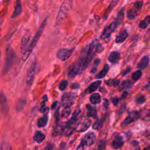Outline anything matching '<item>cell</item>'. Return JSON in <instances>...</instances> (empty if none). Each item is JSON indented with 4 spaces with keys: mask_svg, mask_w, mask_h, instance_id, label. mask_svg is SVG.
<instances>
[{
    "mask_svg": "<svg viewBox=\"0 0 150 150\" xmlns=\"http://www.w3.org/2000/svg\"><path fill=\"white\" fill-rule=\"evenodd\" d=\"M103 50V47L100 43L92 42L86 50L82 52L78 60L74 63L77 66L80 73H82L87 67L94 54L96 52H101Z\"/></svg>",
    "mask_w": 150,
    "mask_h": 150,
    "instance_id": "obj_1",
    "label": "cell"
},
{
    "mask_svg": "<svg viewBox=\"0 0 150 150\" xmlns=\"http://www.w3.org/2000/svg\"><path fill=\"white\" fill-rule=\"evenodd\" d=\"M16 58V54L11 47L8 45L6 49V59L5 62V66L3 70L4 73H7L13 64Z\"/></svg>",
    "mask_w": 150,
    "mask_h": 150,
    "instance_id": "obj_2",
    "label": "cell"
},
{
    "mask_svg": "<svg viewBox=\"0 0 150 150\" xmlns=\"http://www.w3.org/2000/svg\"><path fill=\"white\" fill-rule=\"evenodd\" d=\"M71 3H72L71 0H66L62 4L56 19L57 24L60 23L66 17L69 11L71 8Z\"/></svg>",
    "mask_w": 150,
    "mask_h": 150,
    "instance_id": "obj_3",
    "label": "cell"
},
{
    "mask_svg": "<svg viewBox=\"0 0 150 150\" xmlns=\"http://www.w3.org/2000/svg\"><path fill=\"white\" fill-rule=\"evenodd\" d=\"M47 17H46L44 20L42 21L39 28L38 29V30L36 31L34 37L32 39V40L30 42V47L29 49V51H28V56H29L30 54L31 53V52H32V50H33L34 47H35L37 42H38V40L39 39L40 37L41 36L43 30L45 28L46 24V22H47Z\"/></svg>",
    "mask_w": 150,
    "mask_h": 150,
    "instance_id": "obj_4",
    "label": "cell"
},
{
    "mask_svg": "<svg viewBox=\"0 0 150 150\" xmlns=\"http://www.w3.org/2000/svg\"><path fill=\"white\" fill-rule=\"evenodd\" d=\"M38 69V63L36 59H34L29 65L26 73V83L28 85L31 86L33 82Z\"/></svg>",
    "mask_w": 150,
    "mask_h": 150,
    "instance_id": "obj_5",
    "label": "cell"
},
{
    "mask_svg": "<svg viewBox=\"0 0 150 150\" xmlns=\"http://www.w3.org/2000/svg\"><path fill=\"white\" fill-rule=\"evenodd\" d=\"M30 36L29 33L24 35L21 41V50L23 54V60H26L28 56V51L30 45Z\"/></svg>",
    "mask_w": 150,
    "mask_h": 150,
    "instance_id": "obj_6",
    "label": "cell"
},
{
    "mask_svg": "<svg viewBox=\"0 0 150 150\" xmlns=\"http://www.w3.org/2000/svg\"><path fill=\"white\" fill-rule=\"evenodd\" d=\"M91 120L88 118L79 120L76 124L75 131L77 132H84L86 131L91 125Z\"/></svg>",
    "mask_w": 150,
    "mask_h": 150,
    "instance_id": "obj_7",
    "label": "cell"
},
{
    "mask_svg": "<svg viewBox=\"0 0 150 150\" xmlns=\"http://www.w3.org/2000/svg\"><path fill=\"white\" fill-rule=\"evenodd\" d=\"M73 51V49H61L57 51L56 57L61 61H66L71 56Z\"/></svg>",
    "mask_w": 150,
    "mask_h": 150,
    "instance_id": "obj_8",
    "label": "cell"
},
{
    "mask_svg": "<svg viewBox=\"0 0 150 150\" xmlns=\"http://www.w3.org/2000/svg\"><path fill=\"white\" fill-rule=\"evenodd\" d=\"M117 27V22H112L109 25L107 26L103 30L101 35V39H104L106 38H108L110 36L111 33L115 30V29Z\"/></svg>",
    "mask_w": 150,
    "mask_h": 150,
    "instance_id": "obj_9",
    "label": "cell"
},
{
    "mask_svg": "<svg viewBox=\"0 0 150 150\" xmlns=\"http://www.w3.org/2000/svg\"><path fill=\"white\" fill-rule=\"evenodd\" d=\"M75 94L71 93H65L63 94L62 97V103L65 106L70 107L73 104L75 98Z\"/></svg>",
    "mask_w": 150,
    "mask_h": 150,
    "instance_id": "obj_10",
    "label": "cell"
},
{
    "mask_svg": "<svg viewBox=\"0 0 150 150\" xmlns=\"http://www.w3.org/2000/svg\"><path fill=\"white\" fill-rule=\"evenodd\" d=\"M96 141V135L94 132H88L82 138L81 142H82L84 146H91Z\"/></svg>",
    "mask_w": 150,
    "mask_h": 150,
    "instance_id": "obj_11",
    "label": "cell"
},
{
    "mask_svg": "<svg viewBox=\"0 0 150 150\" xmlns=\"http://www.w3.org/2000/svg\"><path fill=\"white\" fill-rule=\"evenodd\" d=\"M139 118V112H137V111L131 112L128 115V116L125 118V119L122 122L121 126L123 127H125L126 125H128L131 122L136 121Z\"/></svg>",
    "mask_w": 150,
    "mask_h": 150,
    "instance_id": "obj_12",
    "label": "cell"
},
{
    "mask_svg": "<svg viewBox=\"0 0 150 150\" xmlns=\"http://www.w3.org/2000/svg\"><path fill=\"white\" fill-rule=\"evenodd\" d=\"M22 12V7L21 0H16L14 5V10L11 15L12 18H15L19 16Z\"/></svg>",
    "mask_w": 150,
    "mask_h": 150,
    "instance_id": "obj_13",
    "label": "cell"
},
{
    "mask_svg": "<svg viewBox=\"0 0 150 150\" xmlns=\"http://www.w3.org/2000/svg\"><path fill=\"white\" fill-rule=\"evenodd\" d=\"M112 146L114 149H119L124 144L123 138L120 135H117L112 141Z\"/></svg>",
    "mask_w": 150,
    "mask_h": 150,
    "instance_id": "obj_14",
    "label": "cell"
},
{
    "mask_svg": "<svg viewBox=\"0 0 150 150\" xmlns=\"http://www.w3.org/2000/svg\"><path fill=\"white\" fill-rule=\"evenodd\" d=\"M149 59L148 56H144L141 59V60H140L139 63L138 64L137 68H138L139 69H144L146 68L149 64Z\"/></svg>",
    "mask_w": 150,
    "mask_h": 150,
    "instance_id": "obj_15",
    "label": "cell"
},
{
    "mask_svg": "<svg viewBox=\"0 0 150 150\" xmlns=\"http://www.w3.org/2000/svg\"><path fill=\"white\" fill-rule=\"evenodd\" d=\"M139 118L145 121H150V109L141 110L139 112Z\"/></svg>",
    "mask_w": 150,
    "mask_h": 150,
    "instance_id": "obj_16",
    "label": "cell"
},
{
    "mask_svg": "<svg viewBox=\"0 0 150 150\" xmlns=\"http://www.w3.org/2000/svg\"><path fill=\"white\" fill-rule=\"evenodd\" d=\"M45 135L43 132L40 131H38L35 132L33 136V139L35 142L38 143H40L43 141V140L45 139Z\"/></svg>",
    "mask_w": 150,
    "mask_h": 150,
    "instance_id": "obj_17",
    "label": "cell"
},
{
    "mask_svg": "<svg viewBox=\"0 0 150 150\" xmlns=\"http://www.w3.org/2000/svg\"><path fill=\"white\" fill-rule=\"evenodd\" d=\"M120 57V53L118 52H112L110 54L108 59L111 63H115L118 61Z\"/></svg>",
    "mask_w": 150,
    "mask_h": 150,
    "instance_id": "obj_18",
    "label": "cell"
},
{
    "mask_svg": "<svg viewBox=\"0 0 150 150\" xmlns=\"http://www.w3.org/2000/svg\"><path fill=\"white\" fill-rule=\"evenodd\" d=\"M101 81L97 80V81H94L93 83H92L88 86V87L87 88L88 93H93V92L95 91L98 88V87L100 86V85L101 84Z\"/></svg>",
    "mask_w": 150,
    "mask_h": 150,
    "instance_id": "obj_19",
    "label": "cell"
},
{
    "mask_svg": "<svg viewBox=\"0 0 150 150\" xmlns=\"http://www.w3.org/2000/svg\"><path fill=\"white\" fill-rule=\"evenodd\" d=\"M87 112V116L88 117H97V111L94 107L91 106L90 105H87L86 106Z\"/></svg>",
    "mask_w": 150,
    "mask_h": 150,
    "instance_id": "obj_20",
    "label": "cell"
},
{
    "mask_svg": "<svg viewBox=\"0 0 150 150\" xmlns=\"http://www.w3.org/2000/svg\"><path fill=\"white\" fill-rule=\"evenodd\" d=\"M47 121H48V117L47 115H45L38 119L37 122V125L38 126V127H40V128L44 127L46 125Z\"/></svg>",
    "mask_w": 150,
    "mask_h": 150,
    "instance_id": "obj_21",
    "label": "cell"
},
{
    "mask_svg": "<svg viewBox=\"0 0 150 150\" xmlns=\"http://www.w3.org/2000/svg\"><path fill=\"white\" fill-rule=\"evenodd\" d=\"M128 36V33L127 31L123 30L121 31L119 35L116 37L115 38V42L117 43H121L125 40V39L127 38Z\"/></svg>",
    "mask_w": 150,
    "mask_h": 150,
    "instance_id": "obj_22",
    "label": "cell"
},
{
    "mask_svg": "<svg viewBox=\"0 0 150 150\" xmlns=\"http://www.w3.org/2000/svg\"><path fill=\"white\" fill-rule=\"evenodd\" d=\"M90 102L93 104H97L100 103L101 101V97L98 93H94L91 94L90 97Z\"/></svg>",
    "mask_w": 150,
    "mask_h": 150,
    "instance_id": "obj_23",
    "label": "cell"
},
{
    "mask_svg": "<svg viewBox=\"0 0 150 150\" xmlns=\"http://www.w3.org/2000/svg\"><path fill=\"white\" fill-rule=\"evenodd\" d=\"M108 70H109V66L107 64H105L104 65L103 69L96 76V79H101V78L104 77L107 73Z\"/></svg>",
    "mask_w": 150,
    "mask_h": 150,
    "instance_id": "obj_24",
    "label": "cell"
},
{
    "mask_svg": "<svg viewBox=\"0 0 150 150\" xmlns=\"http://www.w3.org/2000/svg\"><path fill=\"white\" fill-rule=\"evenodd\" d=\"M150 24V16H146L144 20L139 22V26L141 29H145Z\"/></svg>",
    "mask_w": 150,
    "mask_h": 150,
    "instance_id": "obj_25",
    "label": "cell"
},
{
    "mask_svg": "<svg viewBox=\"0 0 150 150\" xmlns=\"http://www.w3.org/2000/svg\"><path fill=\"white\" fill-rule=\"evenodd\" d=\"M71 113V109H70V107H69V106H67V107H65L64 108V109L62 111V117L63 118H67L69 115Z\"/></svg>",
    "mask_w": 150,
    "mask_h": 150,
    "instance_id": "obj_26",
    "label": "cell"
},
{
    "mask_svg": "<svg viewBox=\"0 0 150 150\" xmlns=\"http://www.w3.org/2000/svg\"><path fill=\"white\" fill-rule=\"evenodd\" d=\"M105 83L110 86H117L120 83V80L117 79H110L106 81Z\"/></svg>",
    "mask_w": 150,
    "mask_h": 150,
    "instance_id": "obj_27",
    "label": "cell"
},
{
    "mask_svg": "<svg viewBox=\"0 0 150 150\" xmlns=\"http://www.w3.org/2000/svg\"><path fill=\"white\" fill-rule=\"evenodd\" d=\"M7 103V100L4 94L0 92V106L4 107Z\"/></svg>",
    "mask_w": 150,
    "mask_h": 150,
    "instance_id": "obj_28",
    "label": "cell"
},
{
    "mask_svg": "<svg viewBox=\"0 0 150 150\" xmlns=\"http://www.w3.org/2000/svg\"><path fill=\"white\" fill-rule=\"evenodd\" d=\"M103 120H97L93 125V128L94 129H98L101 128L103 126Z\"/></svg>",
    "mask_w": 150,
    "mask_h": 150,
    "instance_id": "obj_29",
    "label": "cell"
},
{
    "mask_svg": "<svg viewBox=\"0 0 150 150\" xmlns=\"http://www.w3.org/2000/svg\"><path fill=\"white\" fill-rule=\"evenodd\" d=\"M142 76V72L141 70H137L132 73V79L134 81H137L140 79Z\"/></svg>",
    "mask_w": 150,
    "mask_h": 150,
    "instance_id": "obj_30",
    "label": "cell"
},
{
    "mask_svg": "<svg viewBox=\"0 0 150 150\" xmlns=\"http://www.w3.org/2000/svg\"><path fill=\"white\" fill-rule=\"evenodd\" d=\"M131 84H132L129 80H125L121 84L120 88V90H124V89H125L127 88H129L131 86Z\"/></svg>",
    "mask_w": 150,
    "mask_h": 150,
    "instance_id": "obj_31",
    "label": "cell"
},
{
    "mask_svg": "<svg viewBox=\"0 0 150 150\" xmlns=\"http://www.w3.org/2000/svg\"><path fill=\"white\" fill-rule=\"evenodd\" d=\"M67 85H68V81L66 80H62L60 83L59 86V88L61 91H63L66 88Z\"/></svg>",
    "mask_w": 150,
    "mask_h": 150,
    "instance_id": "obj_32",
    "label": "cell"
},
{
    "mask_svg": "<svg viewBox=\"0 0 150 150\" xmlns=\"http://www.w3.org/2000/svg\"><path fill=\"white\" fill-rule=\"evenodd\" d=\"M100 62V60L99 59H96V60H94V63H93V66H92V68H91V71H90L91 73H94L96 71V70H97V66L99 64Z\"/></svg>",
    "mask_w": 150,
    "mask_h": 150,
    "instance_id": "obj_33",
    "label": "cell"
},
{
    "mask_svg": "<svg viewBox=\"0 0 150 150\" xmlns=\"http://www.w3.org/2000/svg\"><path fill=\"white\" fill-rule=\"evenodd\" d=\"M135 16H136V14H135V12H134V11H133L132 9H129L128 11L127 17L129 19H130V20L134 19L135 18Z\"/></svg>",
    "mask_w": 150,
    "mask_h": 150,
    "instance_id": "obj_34",
    "label": "cell"
},
{
    "mask_svg": "<svg viewBox=\"0 0 150 150\" xmlns=\"http://www.w3.org/2000/svg\"><path fill=\"white\" fill-rule=\"evenodd\" d=\"M145 98L143 96H141L137 97L136 99V101L138 104H142L143 103L145 102Z\"/></svg>",
    "mask_w": 150,
    "mask_h": 150,
    "instance_id": "obj_35",
    "label": "cell"
},
{
    "mask_svg": "<svg viewBox=\"0 0 150 150\" xmlns=\"http://www.w3.org/2000/svg\"><path fill=\"white\" fill-rule=\"evenodd\" d=\"M105 142L103 141H100V142L98 144V150H103L105 148Z\"/></svg>",
    "mask_w": 150,
    "mask_h": 150,
    "instance_id": "obj_36",
    "label": "cell"
},
{
    "mask_svg": "<svg viewBox=\"0 0 150 150\" xmlns=\"http://www.w3.org/2000/svg\"><path fill=\"white\" fill-rule=\"evenodd\" d=\"M134 6L137 8V9H141L142 6V2H140V1H138V2H135L134 4Z\"/></svg>",
    "mask_w": 150,
    "mask_h": 150,
    "instance_id": "obj_37",
    "label": "cell"
},
{
    "mask_svg": "<svg viewBox=\"0 0 150 150\" xmlns=\"http://www.w3.org/2000/svg\"><path fill=\"white\" fill-rule=\"evenodd\" d=\"M40 111L42 112H46L49 110V108L46 107H45V105H42L41 108H40Z\"/></svg>",
    "mask_w": 150,
    "mask_h": 150,
    "instance_id": "obj_38",
    "label": "cell"
},
{
    "mask_svg": "<svg viewBox=\"0 0 150 150\" xmlns=\"http://www.w3.org/2000/svg\"><path fill=\"white\" fill-rule=\"evenodd\" d=\"M84 145L82 142H80L77 148V150H84Z\"/></svg>",
    "mask_w": 150,
    "mask_h": 150,
    "instance_id": "obj_39",
    "label": "cell"
},
{
    "mask_svg": "<svg viewBox=\"0 0 150 150\" xmlns=\"http://www.w3.org/2000/svg\"><path fill=\"white\" fill-rule=\"evenodd\" d=\"M112 102L114 103V105H117L118 102V99L117 98H112Z\"/></svg>",
    "mask_w": 150,
    "mask_h": 150,
    "instance_id": "obj_40",
    "label": "cell"
},
{
    "mask_svg": "<svg viewBox=\"0 0 150 150\" xmlns=\"http://www.w3.org/2000/svg\"><path fill=\"white\" fill-rule=\"evenodd\" d=\"M130 70H131V68H129V67L127 68V69H125V70H124V71H122V74H123V75H125V74H127V73L130 71Z\"/></svg>",
    "mask_w": 150,
    "mask_h": 150,
    "instance_id": "obj_41",
    "label": "cell"
},
{
    "mask_svg": "<svg viewBox=\"0 0 150 150\" xmlns=\"http://www.w3.org/2000/svg\"><path fill=\"white\" fill-rule=\"evenodd\" d=\"M56 105H57V102H55V103H54L53 104H52V107H51V108L53 110V109H54L56 107Z\"/></svg>",
    "mask_w": 150,
    "mask_h": 150,
    "instance_id": "obj_42",
    "label": "cell"
},
{
    "mask_svg": "<svg viewBox=\"0 0 150 150\" xmlns=\"http://www.w3.org/2000/svg\"><path fill=\"white\" fill-rule=\"evenodd\" d=\"M127 95V92H124V94H123V95H122V97H125Z\"/></svg>",
    "mask_w": 150,
    "mask_h": 150,
    "instance_id": "obj_43",
    "label": "cell"
},
{
    "mask_svg": "<svg viewBox=\"0 0 150 150\" xmlns=\"http://www.w3.org/2000/svg\"><path fill=\"white\" fill-rule=\"evenodd\" d=\"M144 150H150V146H148V147H146V148H144Z\"/></svg>",
    "mask_w": 150,
    "mask_h": 150,
    "instance_id": "obj_44",
    "label": "cell"
},
{
    "mask_svg": "<svg viewBox=\"0 0 150 150\" xmlns=\"http://www.w3.org/2000/svg\"><path fill=\"white\" fill-rule=\"evenodd\" d=\"M0 57H1V48H0Z\"/></svg>",
    "mask_w": 150,
    "mask_h": 150,
    "instance_id": "obj_45",
    "label": "cell"
},
{
    "mask_svg": "<svg viewBox=\"0 0 150 150\" xmlns=\"http://www.w3.org/2000/svg\"><path fill=\"white\" fill-rule=\"evenodd\" d=\"M149 83H150V79H149Z\"/></svg>",
    "mask_w": 150,
    "mask_h": 150,
    "instance_id": "obj_46",
    "label": "cell"
}]
</instances>
